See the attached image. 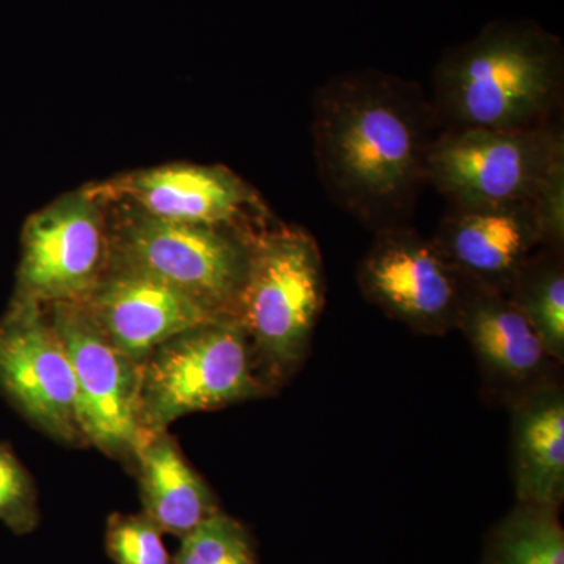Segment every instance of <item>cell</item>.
Returning <instances> with one entry per match:
<instances>
[{"label": "cell", "instance_id": "cell-1", "mask_svg": "<svg viewBox=\"0 0 564 564\" xmlns=\"http://www.w3.org/2000/svg\"><path fill=\"white\" fill-rule=\"evenodd\" d=\"M440 121L415 82L347 70L314 96L318 180L329 198L373 232L406 226L425 185Z\"/></svg>", "mask_w": 564, "mask_h": 564}, {"label": "cell", "instance_id": "cell-2", "mask_svg": "<svg viewBox=\"0 0 564 564\" xmlns=\"http://www.w3.org/2000/svg\"><path fill=\"white\" fill-rule=\"evenodd\" d=\"M563 91L562 40L533 21L499 20L444 52L430 101L441 129L529 131L558 121Z\"/></svg>", "mask_w": 564, "mask_h": 564}, {"label": "cell", "instance_id": "cell-3", "mask_svg": "<svg viewBox=\"0 0 564 564\" xmlns=\"http://www.w3.org/2000/svg\"><path fill=\"white\" fill-rule=\"evenodd\" d=\"M325 289L321 248L310 232L270 223L251 234L236 322L270 393L280 391L306 362Z\"/></svg>", "mask_w": 564, "mask_h": 564}, {"label": "cell", "instance_id": "cell-4", "mask_svg": "<svg viewBox=\"0 0 564 564\" xmlns=\"http://www.w3.org/2000/svg\"><path fill=\"white\" fill-rule=\"evenodd\" d=\"M107 206L110 267L155 278L214 317L236 321L252 232L158 220L121 204Z\"/></svg>", "mask_w": 564, "mask_h": 564}, {"label": "cell", "instance_id": "cell-5", "mask_svg": "<svg viewBox=\"0 0 564 564\" xmlns=\"http://www.w3.org/2000/svg\"><path fill=\"white\" fill-rule=\"evenodd\" d=\"M272 393L236 321H210L170 337L140 366V414L148 434L169 432L188 414Z\"/></svg>", "mask_w": 564, "mask_h": 564}, {"label": "cell", "instance_id": "cell-6", "mask_svg": "<svg viewBox=\"0 0 564 564\" xmlns=\"http://www.w3.org/2000/svg\"><path fill=\"white\" fill-rule=\"evenodd\" d=\"M564 151L562 122L529 131L443 129L426 181L451 206L532 204L545 170Z\"/></svg>", "mask_w": 564, "mask_h": 564}, {"label": "cell", "instance_id": "cell-7", "mask_svg": "<svg viewBox=\"0 0 564 564\" xmlns=\"http://www.w3.org/2000/svg\"><path fill=\"white\" fill-rule=\"evenodd\" d=\"M110 261L109 206L93 185L77 188L25 221L13 299L44 307L80 302Z\"/></svg>", "mask_w": 564, "mask_h": 564}, {"label": "cell", "instance_id": "cell-8", "mask_svg": "<svg viewBox=\"0 0 564 564\" xmlns=\"http://www.w3.org/2000/svg\"><path fill=\"white\" fill-rule=\"evenodd\" d=\"M46 311L73 364L85 445L133 473L151 436L141 423V364L118 351L79 303L51 304Z\"/></svg>", "mask_w": 564, "mask_h": 564}, {"label": "cell", "instance_id": "cell-9", "mask_svg": "<svg viewBox=\"0 0 564 564\" xmlns=\"http://www.w3.org/2000/svg\"><path fill=\"white\" fill-rule=\"evenodd\" d=\"M0 395L55 443L85 445L73 364L41 304L11 299L0 317Z\"/></svg>", "mask_w": 564, "mask_h": 564}, {"label": "cell", "instance_id": "cell-10", "mask_svg": "<svg viewBox=\"0 0 564 564\" xmlns=\"http://www.w3.org/2000/svg\"><path fill=\"white\" fill-rule=\"evenodd\" d=\"M358 284L367 302L415 333L445 336L458 325L462 274L433 239L408 225L375 232Z\"/></svg>", "mask_w": 564, "mask_h": 564}, {"label": "cell", "instance_id": "cell-11", "mask_svg": "<svg viewBox=\"0 0 564 564\" xmlns=\"http://www.w3.org/2000/svg\"><path fill=\"white\" fill-rule=\"evenodd\" d=\"M93 188L107 203L121 204L158 220L242 232L270 225L269 210L258 193L221 165L166 163L121 174L93 184Z\"/></svg>", "mask_w": 564, "mask_h": 564}, {"label": "cell", "instance_id": "cell-12", "mask_svg": "<svg viewBox=\"0 0 564 564\" xmlns=\"http://www.w3.org/2000/svg\"><path fill=\"white\" fill-rule=\"evenodd\" d=\"M464 280V278H463ZM478 370L485 399L510 408L527 393L558 378V367L510 296L464 280L458 325Z\"/></svg>", "mask_w": 564, "mask_h": 564}, {"label": "cell", "instance_id": "cell-13", "mask_svg": "<svg viewBox=\"0 0 564 564\" xmlns=\"http://www.w3.org/2000/svg\"><path fill=\"white\" fill-rule=\"evenodd\" d=\"M77 303L118 351L140 364L170 337L202 323L226 321L214 317L172 285L120 267H110Z\"/></svg>", "mask_w": 564, "mask_h": 564}, {"label": "cell", "instance_id": "cell-14", "mask_svg": "<svg viewBox=\"0 0 564 564\" xmlns=\"http://www.w3.org/2000/svg\"><path fill=\"white\" fill-rule=\"evenodd\" d=\"M433 242L464 280L508 295L543 237L532 204L451 206Z\"/></svg>", "mask_w": 564, "mask_h": 564}, {"label": "cell", "instance_id": "cell-15", "mask_svg": "<svg viewBox=\"0 0 564 564\" xmlns=\"http://www.w3.org/2000/svg\"><path fill=\"white\" fill-rule=\"evenodd\" d=\"M511 475L519 503L562 507L564 499V391L551 381L508 408Z\"/></svg>", "mask_w": 564, "mask_h": 564}, {"label": "cell", "instance_id": "cell-16", "mask_svg": "<svg viewBox=\"0 0 564 564\" xmlns=\"http://www.w3.org/2000/svg\"><path fill=\"white\" fill-rule=\"evenodd\" d=\"M133 474L139 478L141 513L165 534L182 540L221 511L218 497L170 432L148 437Z\"/></svg>", "mask_w": 564, "mask_h": 564}, {"label": "cell", "instance_id": "cell-17", "mask_svg": "<svg viewBox=\"0 0 564 564\" xmlns=\"http://www.w3.org/2000/svg\"><path fill=\"white\" fill-rule=\"evenodd\" d=\"M563 248L541 245L527 259L511 291L519 307L540 336L554 361L564 362V263Z\"/></svg>", "mask_w": 564, "mask_h": 564}, {"label": "cell", "instance_id": "cell-18", "mask_svg": "<svg viewBox=\"0 0 564 564\" xmlns=\"http://www.w3.org/2000/svg\"><path fill=\"white\" fill-rule=\"evenodd\" d=\"M485 564H564L560 508L516 502L489 533Z\"/></svg>", "mask_w": 564, "mask_h": 564}, {"label": "cell", "instance_id": "cell-19", "mask_svg": "<svg viewBox=\"0 0 564 564\" xmlns=\"http://www.w3.org/2000/svg\"><path fill=\"white\" fill-rule=\"evenodd\" d=\"M173 564H261L250 530L232 516L217 513L182 538Z\"/></svg>", "mask_w": 564, "mask_h": 564}, {"label": "cell", "instance_id": "cell-20", "mask_svg": "<svg viewBox=\"0 0 564 564\" xmlns=\"http://www.w3.org/2000/svg\"><path fill=\"white\" fill-rule=\"evenodd\" d=\"M40 497L31 470L9 443L0 441V524L17 536L39 529Z\"/></svg>", "mask_w": 564, "mask_h": 564}, {"label": "cell", "instance_id": "cell-21", "mask_svg": "<svg viewBox=\"0 0 564 564\" xmlns=\"http://www.w3.org/2000/svg\"><path fill=\"white\" fill-rule=\"evenodd\" d=\"M163 533L143 513H113L107 519L106 551L115 564H173Z\"/></svg>", "mask_w": 564, "mask_h": 564}, {"label": "cell", "instance_id": "cell-22", "mask_svg": "<svg viewBox=\"0 0 564 564\" xmlns=\"http://www.w3.org/2000/svg\"><path fill=\"white\" fill-rule=\"evenodd\" d=\"M532 209L543 245L563 248L564 243V151L552 161L541 177Z\"/></svg>", "mask_w": 564, "mask_h": 564}]
</instances>
